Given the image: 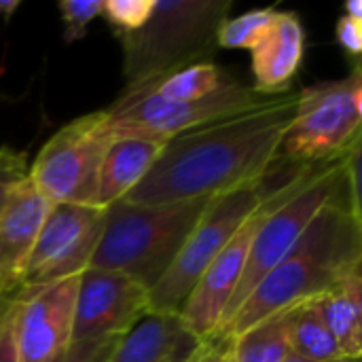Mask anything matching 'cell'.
Returning <instances> with one entry per match:
<instances>
[{
	"instance_id": "obj_7",
	"label": "cell",
	"mask_w": 362,
	"mask_h": 362,
	"mask_svg": "<svg viewBox=\"0 0 362 362\" xmlns=\"http://www.w3.org/2000/svg\"><path fill=\"white\" fill-rule=\"evenodd\" d=\"M278 98L280 95L259 93L252 85H244L233 76L208 98L185 104H168L123 89V93L104 108V117L112 138H148L168 142L189 129L263 108Z\"/></svg>"
},
{
	"instance_id": "obj_11",
	"label": "cell",
	"mask_w": 362,
	"mask_h": 362,
	"mask_svg": "<svg viewBox=\"0 0 362 362\" xmlns=\"http://www.w3.org/2000/svg\"><path fill=\"white\" fill-rule=\"evenodd\" d=\"M76 291L78 276L23 288L15 297L11 314L19 362H55L72 346Z\"/></svg>"
},
{
	"instance_id": "obj_19",
	"label": "cell",
	"mask_w": 362,
	"mask_h": 362,
	"mask_svg": "<svg viewBox=\"0 0 362 362\" xmlns=\"http://www.w3.org/2000/svg\"><path fill=\"white\" fill-rule=\"evenodd\" d=\"M233 76L225 72L214 62H197L191 66H185L180 70H174L170 74H163L155 81L125 87V91L140 93L159 102L168 104H185L195 102L202 98H208L210 93L218 91L223 85H227Z\"/></svg>"
},
{
	"instance_id": "obj_31",
	"label": "cell",
	"mask_w": 362,
	"mask_h": 362,
	"mask_svg": "<svg viewBox=\"0 0 362 362\" xmlns=\"http://www.w3.org/2000/svg\"><path fill=\"white\" fill-rule=\"evenodd\" d=\"M13 301H15V297L8 295V293H4V288L0 286V318L8 312V308L13 305Z\"/></svg>"
},
{
	"instance_id": "obj_5",
	"label": "cell",
	"mask_w": 362,
	"mask_h": 362,
	"mask_svg": "<svg viewBox=\"0 0 362 362\" xmlns=\"http://www.w3.org/2000/svg\"><path fill=\"white\" fill-rule=\"evenodd\" d=\"M231 0H155L148 21L117 34L123 47L125 87L155 81L197 62H210L216 30L229 17Z\"/></svg>"
},
{
	"instance_id": "obj_15",
	"label": "cell",
	"mask_w": 362,
	"mask_h": 362,
	"mask_svg": "<svg viewBox=\"0 0 362 362\" xmlns=\"http://www.w3.org/2000/svg\"><path fill=\"white\" fill-rule=\"evenodd\" d=\"M305 51V30L295 13L278 11L267 34L250 51L255 89L265 95H284L291 89Z\"/></svg>"
},
{
	"instance_id": "obj_8",
	"label": "cell",
	"mask_w": 362,
	"mask_h": 362,
	"mask_svg": "<svg viewBox=\"0 0 362 362\" xmlns=\"http://www.w3.org/2000/svg\"><path fill=\"white\" fill-rule=\"evenodd\" d=\"M110 140L104 110L83 115L45 142L28 178L51 204L98 208V176Z\"/></svg>"
},
{
	"instance_id": "obj_25",
	"label": "cell",
	"mask_w": 362,
	"mask_h": 362,
	"mask_svg": "<svg viewBox=\"0 0 362 362\" xmlns=\"http://www.w3.org/2000/svg\"><path fill=\"white\" fill-rule=\"evenodd\" d=\"M117 339L104 341H72V346L55 362H106Z\"/></svg>"
},
{
	"instance_id": "obj_2",
	"label": "cell",
	"mask_w": 362,
	"mask_h": 362,
	"mask_svg": "<svg viewBox=\"0 0 362 362\" xmlns=\"http://www.w3.org/2000/svg\"><path fill=\"white\" fill-rule=\"evenodd\" d=\"M362 269L361 195L325 206L293 250L257 284L214 339H231L263 318L322 297Z\"/></svg>"
},
{
	"instance_id": "obj_29",
	"label": "cell",
	"mask_w": 362,
	"mask_h": 362,
	"mask_svg": "<svg viewBox=\"0 0 362 362\" xmlns=\"http://www.w3.org/2000/svg\"><path fill=\"white\" fill-rule=\"evenodd\" d=\"M344 15L352 17V19H361L362 21V4L361 0H348L344 4Z\"/></svg>"
},
{
	"instance_id": "obj_10",
	"label": "cell",
	"mask_w": 362,
	"mask_h": 362,
	"mask_svg": "<svg viewBox=\"0 0 362 362\" xmlns=\"http://www.w3.org/2000/svg\"><path fill=\"white\" fill-rule=\"evenodd\" d=\"M104 225L106 208L53 204L32 248L23 274V288L53 284L87 272L102 240Z\"/></svg>"
},
{
	"instance_id": "obj_21",
	"label": "cell",
	"mask_w": 362,
	"mask_h": 362,
	"mask_svg": "<svg viewBox=\"0 0 362 362\" xmlns=\"http://www.w3.org/2000/svg\"><path fill=\"white\" fill-rule=\"evenodd\" d=\"M276 17L278 8H252L238 17H225L216 30V47L252 51L267 34Z\"/></svg>"
},
{
	"instance_id": "obj_1",
	"label": "cell",
	"mask_w": 362,
	"mask_h": 362,
	"mask_svg": "<svg viewBox=\"0 0 362 362\" xmlns=\"http://www.w3.org/2000/svg\"><path fill=\"white\" fill-rule=\"evenodd\" d=\"M295 108L297 91H288L263 108L174 136L125 202L212 199L259 180L278 161Z\"/></svg>"
},
{
	"instance_id": "obj_17",
	"label": "cell",
	"mask_w": 362,
	"mask_h": 362,
	"mask_svg": "<svg viewBox=\"0 0 362 362\" xmlns=\"http://www.w3.org/2000/svg\"><path fill=\"white\" fill-rule=\"evenodd\" d=\"M322 316L348 362L362 356V269L320 297Z\"/></svg>"
},
{
	"instance_id": "obj_24",
	"label": "cell",
	"mask_w": 362,
	"mask_h": 362,
	"mask_svg": "<svg viewBox=\"0 0 362 362\" xmlns=\"http://www.w3.org/2000/svg\"><path fill=\"white\" fill-rule=\"evenodd\" d=\"M30 172L25 151H15L8 146H0V212L6 204L11 189L21 182Z\"/></svg>"
},
{
	"instance_id": "obj_3",
	"label": "cell",
	"mask_w": 362,
	"mask_h": 362,
	"mask_svg": "<svg viewBox=\"0 0 362 362\" xmlns=\"http://www.w3.org/2000/svg\"><path fill=\"white\" fill-rule=\"evenodd\" d=\"M210 199L176 204H129L106 208V225L91 269L117 272L148 293L174 265Z\"/></svg>"
},
{
	"instance_id": "obj_30",
	"label": "cell",
	"mask_w": 362,
	"mask_h": 362,
	"mask_svg": "<svg viewBox=\"0 0 362 362\" xmlns=\"http://www.w3.org/2000/svg\"><path fill=\"white\" fill-rule=\"evenodd\" d=\"M19 8V0H0V17L8 19Z\"/></svg>"
},
{
	"instance_id": "obj_9",
	"label": "cell",
	"mask_w": 362,
	"mask_h": 362,
	"mask_svg": "<svg viewBox=\"0 0 362 362\" xmlns=\"http://www.w3.org/2000/svg\"><path fill=\"white\" fill-rule=\"evenodd\" d=\"M354 151V148H352ZM337 161V159H335ZM331 163V161H327ZM327 163H318V165H310L305 168L282 193H278L276 197H272L269 202H265L242 227L240 231L231 238V242L214 257V261L208 265V269L204 272V276L199 278V282L195 284L191 297L187 299L185 308L180 310V318L182 322L204 341H212L225 320V314L233 301V295L240 286L246 261H248V252H250V244L252 238L259 229V225L265 221V216L280 204L284 202L291 193H295L299 187H303L318 170H322Z\"/></svg>"
},
{
	"instance_id": "obj_14",
	"label": "cell",
	"mask_w": 362,
	"mask_h": 362,
	"mask_svg": "<svg viewBox=\"0 0 362 362\" xmlns=\"http://www.w3.org/2000/svg\"><path fill=\"white\" fill-rule=\"evenodd\" d=\"M208 346L180 314L148 312L117 339L106 362H195Z\"/></svg>"
},
{
	"instance_id": "obj_4",
	"label": "cell",
	"mask_w": 362,
	"mask_h": 362,
	"mask_svg": "<svg viewBox=\"0 0 362 362\" xmlns=\"http://www.w3.org/2000/svg\"><path fill=\"white\" fill-rule=\"evenodd\" d=\"M305 168L310 165H293L278 157V161L259 180L231 193L212 197L206 212L187 238L182 250L178 252L174 265L148 293L151 312L180 314L214 257L265 202L282 193Z\"/></svg>"
},
{
	"instance_id": "obj_20",
	"label": "cell",
	"mask_w": 362,
	"mask_h": 362,
	"mask_svg": "<svg viewBox=\"0 0 362 362\" xmlns=\"http://www.w3.org/2000/svg\"><path fill=\"white\" fill-rule=\"evenodd\" d=\"M293 354L310 362H348L339 350L320 310V297L308 299L295 308L291 327Z\"/></svg>"
},
{
	"instance_id": "obj_16",
	"label": "cell",
	"mask_w": 362,
	"mask_h": 362,
	"mask_svg": "<svg viewBox=\"0 0 362 362\" xmlns=\"http://www.w3.org/2000/svg\"><path fill=\"white\" fill-rule=\"evenodd\" d=\"M165 142L148 138H112L98 176V208H108L127 197L159 159Z\"/></svg>"
},
{
	"instance_id": "obj_23",
	"label": "cell",
	"mask_w": 362,
	"mask_h": 362,
	"mask_svg": "<svg viewBox=\"0 0 362 362\" xmlns=\"http://www.w3.org/2000/svg\"><path fill=\"white\" fill-rule=\"evenodd\" d=\"M57 6L64 21V40L76 42L87 34L89 23L102 15L104 0H62Z\"/></svg>"
},
{
	"instance_id": "obj_32",
	"label": "cell",
	"mask_w": 362,
	"mask_h": 362,
	"mask_svg": "<svg viewBox=\"0 0 362 362\" xmlns=\"http://www.w3.org/2000/svg\"><path fill=\"white\" fill-rule=\"evenodd\" d=\"M286 362H310V361H305V358H299V356H295V354H293V356H291V358H288Z\"/></svg>"
},
{
	"instance_id": "obj_28",
	"label": "cell",
	"mask_w": 362,
	"mask_h": 362,
	"mask_svg": "<svg viewBox=\"0 0 362 362\" xmlns=\"http://www.w3.org/2000/svg\"><path fill=\"white\" fill-rule=\"evenodd\" d=\"M195 362H227V341L225 339H212L208 350Z\"/></svg>"
},
{
	"instance_id": "obj_27",
	"label": "cell",
	"mask_w": 362,
	"mask_h": 362,
	"mask_svg": "<svg viewBox=\"0 0 362 362\" xmlns=\"http://www.w3.org/2000/svg\"><path fill=\"white\" fill-rule=\"evenodd\" d=\"M11 308L0 318V362H19L15 339H13V314H11Z\"/></svg>"
},
{
	"instance_id": "obj_22",
	"label": "cell",
	"mask_w": 362,
	"mask_h": 362,
	"mask_svg": "<svg viewBox=\"0 0 362 362\" xmlns=\"http://www.w3.org/2000/svg\"><path fill=\"white\" fill-rule=\"evenodd\" d=\"M155 0H104L102 15L115 30V34L136 32L140 30L151 13H153Z\"/></svg>"
},
{
	"instance_id": "obj_13",
	"label": "cell",
	"mask_w": 362,
	"mask_h": 362,
	"mask_svg": "<svg viewBox=\"0 0 362 362\" xmlns=\"http://www.w3.org/2000/svg\"><path fill=\"white\" fill-rule=\"evenodd\" d=\"M51 206L25 176L11 189L0 212V286L13 297L23 288V274Z\"/></svg>"
},
{
	"instance_id": "obj_12",
	"label": "cell",
	"mask_w": 362,
	"mask_h": 362,
	"mask_svg": "<svg viewBox=\"0 0 362 362\" xmlns=\"http://www.w3.org/2000/svg\"><path fill=\"white\" fill-rule=\"evenodd\" d=\"M148 312L144 286L123 274L89 267L78 276L72 341L119 339Z\"/></svg>"
},
{
	"instance_id": "obj_6",
	"label": "cell",
	"mask_w": 362,
	"mask_h": 362,
	"mask_svg": "<svg viewBox=\"0 0 362 362\" xmlns=\"http://www.w3.org/2000/svg\"><path fill=\"white\" fill-rule=\"evenodd\" d=\"M361 70L297 91L295 117L278 157L293 165H318L346 157L361 146Z\"/></svg>"
},
{
	"instance_id": "obj_18",
	"label": "cell",
	"mask_w": 362,
	"mask_h": 362,
	"mask_svg": "<svg viewBox=\"0 0 362 362\" xmlns=\"http://www.w3.org/2000/svg\"><path fill=\"white\" fill-rule=\"evenodd\" d=\"M295 308L276 312L227 341V362H286L293 356Z\"/></svg>"
},
{
	"instance_id": "obj_26",
	"label": "cell",
	"mask_w": 362,
	"mask_h": 362,
	"mask_svg": "<svg viewBox=\"0 0 362 362\" xmlns=\"http://www.w3.org/2000/svg\"><path fill=\"white\" fill-rule=\"evenodd\" d=\"M335 38L341 45L344 51H348L350 55L358 57L362 51V21L361 19H352L341 15L337 25H335Z\"/></svg>"
}]
</instances>
